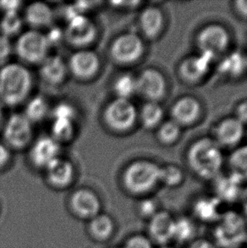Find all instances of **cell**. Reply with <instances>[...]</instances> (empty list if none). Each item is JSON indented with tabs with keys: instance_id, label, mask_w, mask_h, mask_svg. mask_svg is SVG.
<instances>
[{
	"instance_id": "4fadbf2b",
	"label": "cell",
	"mask_w": 247,
	"mask_h": 248,
	"mask_svg": "<svg viewBox=\"0 0 247 248\" xmlns=\"http://www.w3.org/2000/svg\"><path fill=\"white\" fill-rule=\"evenodd\" d=\"M100 67V60L92 50L82 49L74 53L70 61L69 68L77 78L87 79L93 77Z\"/></svg>"
},
{
	"instance_id": "d590c367",
	"label": "cell",
	"mask_w": 247,
	"mask_h": 248,
	"mask_svg": "<svg viewBox=\"0 0 247 248\" xmlns=\"http://www.w3.org/2000/svg\"><path fill=\"white\" fill-rule=\"evenodd\" d=\"M77 115L76 108L70 104L62 102L58 104L52 110L53 119H69L74 121Z\"/></svg>"
},
{
	"instance_id": "7dc6e473",
	"label": "cell",
	"mask_w": 247,
	"mask_h": 248,
	"mask_svg": "<svg viewBox=\"0 0 247 248\" xmlns=\"http://www.w3.org/2000/svg\"><path fill=\"white\" fill-rule=\"evenodd\" d=\"M2 120H3V110H2V108L0 106V124L2 123Z\"/></svg>"
},
{
	"instance_id": "1f68e13d",
	"label": "cell",
	"mask_w": 247,
	"mask_h": 248,
	"mask_svg": "<svg viewBox=\"0 0 247 248\" xmlns=\"http://www.w3.org/2000/svg\"><path fill=\"white\" fill-rule=\"evenodd\" d=\"M184 174L180 168L175 165H167L160 168L159 183L169 188L178 187L182 184Z\"/></svg>"
},
{
	"instance_id": "b9f144b4",
	"label": "cell",
	"mask_w": 247,
	"mask_h": 248,
	"mask_svg": "<svg viewBox=\"0 0 247 248\" xmlns=\"http://www.w3.org/2000/svg\"><path fill=\"white\" fill-rule=\"evenodd\" d=\"M21 5L20 1H2L0 2V8L4 11V13L9 12H18Z\"/></svg>"
},
{
	"instance_id": "e575fe53",
	"label": "cell",
	"mask_w": 247,
	"mask_h": 248,
	"mask_svg": "<svg viewBox=\"0 0 247 248\" xmlns=\"http://www.w3.org/2000/svg\"><path fill=\"white\" fill-rule=\"evenodd\" d=\"M181 125L170 121L161 124L157 131V138L162 144L170 145L177 141L181 135Z\"/></svg>"
},
{
	"instance_id": "d6986e66",
	"label": "cell",
	"mask_w": 247,
	"mask_h": 248,
	"mask_svg": "<svg viewBox=\"0 0 247 248\" xmlns=\"http://www.w3.org/2000/svg\"><path fill=\"white\" fill-rule=\"evenodd\" d=\"M244 135V124L236 118H227L221 121L216 129V138L218 145L232 147L237 144Z\"/></svg>"
},
{
	"instance_id": "277c9868",
	"label": "cell",
	"mask_w": 247,
	"mask_h": 248,
	"mask_svg": "<svg viewBox=\"0 0 247 248\" xmlns=\"http://www.w3.org/2000/svg\"><path fill=\"white\" fill-rule=\"evenodd\" d=\"M160 168L147 160L133 162L124 172V186L133 194L149 193L159 183Z\"/></svg>"
},
{
	"instance_id": "9c48e42d",
	"label": "cell",
	"mask_w": 247,
	"mask_h": 248,
	"mask_svg": "<svg viewBox=\"0 0 247 248\" xmlns=\"http://www.w3.org/2000/svg\"><path fill=\"white\" fill-rule=\"evenodd\" d=\"M143 51V42L139 36L135 33H124L114 41L110 54L118 63L130 64L138 61Z\"/></svg>"
},
{
	"instance_id": "ffe728a7",
	"label": "cell",
	"mask_w": 247,
	"mask_h": 248,
	"mask_svg": "<svg viewBox=\"0 0 247 248\" xmlns=\"http://www.w3.org/2000/svg\"><path fill=\"white\" fill-rule=\"evenodd\" d=\"M71 205L74 211L84 218L95 217L100 209V201L93 191L87 189H80L71 198Z\"/></svg>"
},
{
	"instance_id": "603a6c76",
	"label": "cell",
	"mask_w": 247,
	"mask_h": 248,
	"mask_svg": "<svg viewBox=\"0 0 247 248\" xmlns=\"http://www.w3.org/2000/svg\"><path fill=\"white\" fill-rule=\"evenodd\" d=\"M140 30L150 39L157 37L164 27V15L157 7H147L141 12L139 19Z\"/></svg>"
},
{
	"instance_id": "681fc988",
	"label": "cell",
	"mask_w": 247,
	"mask_h": 248,
	"mask_svg": "<svg viewBox=\"0 0 247 248\" xmlns=\"http://www.w3.org/2000/svg\"></svg>"
},
{
	"instance_id": "74e56055",
	"label": "cell",
	"mask_w": 247,
	"mask_h": 248,
	"mask_svg": "<svg viewBox=\"0 0 247 248\" xmlns=\"http://www.w3.org/2000/svg\"><path fill=\"white\" fill-rule=\"evenodd\" d=\"M124 248H154V244L147 236L137 235L129 239Z\"/></svg>"
},
{
	"instance_id": "30bf717a",
	"label": "cell",
	"mask_w": 247,
	"mask_h": 248,
	"mask_svg": "<svg viewBox=\"0 0 247 248\" xmlns=\"http://www.w3.org/2000/svg\"><path fill=\"white\" fill-rule=\"evenodd\" d=\"M64 37L76 47H85L93 42L97 28L93 21L85 15H79L67 21Z\"/></svg>"
},
{
	"instance_id": "e0dca14e",
	"label": "cell",
	"mask_w": 247,
	"mask_h": 248,
	"mask_svg": "<svg viewBox=\"0 0 247 248\" xmlns=\"http://www.w3.org/2000/svg\"><path fill=\"white\" fill-rule=\"evenodd\" d=\"M212 60L208 55L202 54L200 56L187 58L180 66L181 78L189 83H197L207 74Z\"/></svg>"
},
{
	"instance_id": "5bb4252c",
	"label": "cell",
	"mask_w": 247,
	"mask_h": 248,
	"mask_svg": "<svg viewBox=\"0 0 247 248\" xmlns=\"http://www.w3.org/2000/svg\"><path fill=\"white\" fill-rule=\"evenodd\" d=\"M60 142L51 136H44L38 138L31 148V160L37 167L46 168L60 157Z\"/></svg>"
},
{
	"instance_id": "ac0fdd59",
	"label": "cell",
	"mask_w": 247,
	"mask_h": 248,
	"mask_svg": "<svg viewBox=\"0 0 247 248\" xmlns=\"http://www.w3.org/2000/svg\"><path fill=\"white\" fill-rule=\"evenodd\" d=\"M201 113L200 103L192 97L179 99L171 109L173 121L179 125H190L197 121Z\"/></svg>"
},
{
	"instance_id": "60d3db41",
	"label": "cell",
	"mask_w": 247,
	"mask_h": 248,
	"mask_svg": "<svg viewBox=\"0 0 247 248\" xmlns=\"http://www.w3.org/2000/svg\"><path fill=\"white\" fill-rule=\"evenodd\" d=\"M186 248H217V247L213 242V240L203 237H197L187 245Z\"/></svg>"
},
{
	"instance_id": "44dd1931",
	"label": "cell",
	"mask_w": 247,
	"mask_h": 248,
	"mask_svg": "<svg viewBox=\"0 0 247 248\" xmlns=\"http://www.w3.org/2000/svg\"><path fill=\"white\" fill-rule=\"evenodd\" d=\"M25 19L34 30L51 27L54 20V11L46 3L35 2L27 6Z\"/></svg>"
},
{
	"instance_id": "484cf974",
	"label": "cell",
	"mask_w": 247,
	"mask_h": 248,
	"mask_svg": "<svg viewBox=\"0 0 247 248\" xmlns=\"http://www.w3.org/2000/svg\"><path fill=\"white\" fill-rule=\"evenodd\" d=\"M247 67V59L240 53H233L221 62L219 71L224 76L238 78Z\"/></svg>"
},
{
	"instance_id": "c3c4849f",
	"label": "cell",
	"mask_w": 247,
	"mask_h": 248,
	"mask_svg": "<svg viewBox=\"0 0 247 248\" xmlns=\"http://www.w3.org/2000/svg\"><path fill=\"white\" fill-rule=\"evenodd\" d=\"M157 248H174L173 246H171L170 244H169V245H164V246H160V247H158Z\"/></svg>"
},
{
	"instance_id": "3957f363",
	"label": "cell",
	"mask_w": 247,
	"mask_h": 248,
	"mask_svg": "<svg viewBox=\"0 0 247 248\" xmlns=\"http://www.w3.org/2000/svg\"><path fill=\"white\" fill-rule=\"evenodd\" d=\"M213 235L217 248H241L247 242V220L241 213L224 210L214 224Z\"/></svg>"
},
{
	"instance_id": "9a60e30c",
	"label": "cell",
	"mask_w": 247,
	"mask_h": 248,
	"mask_svg": "<svg viewBox=\"0 0 247 248\" xmlns=\"http://www.w3.org/2000/svg\"><path fill=\"white\" fill-rule=\"evenodd\" d=\"M221 204L222 202L215 196L198 198L192 204V218L196 222L214 225L223 213Z\"/></svg>"
},
{
	"instance_id": "8992f818",
	"label": "cell",
	"mask_w": 247,
	"mask_h": 248,
	"mask_svg": "<svg viewBox=\"0 0 247 248\" xmlns=\"http://www.w3.org/2000/svg\"><path fill=\"white\" fill-rule=\"evenodd\" d=\"M104 116L106 124L111 129L124 131L130 130L135 124L137 112L130 100L116 97L108 104Z\"/></svg>"
},
{
	"instance_id": "d6a6232c",
	"label": "cell",
	"mask_w": 247,
	"mask_h": 248,
	"mask_svg": "<svg viewBox=\"0 0 247 248\" xmlns=\"http://www.w3.org/2000/svg\"><path fill=\"white\" fill-rule=\"evenodd\" d=\"M91 232L97 239H106L114 230L113 221L107 215H97L90 225Z\"/></svg>"
},
{
	"instance_id": "cb8c5ba5",
	"label": "cell",
	"mask_w": 247,
	"mask_h": 248,
	"mask_svg": "<svg viewBox=\"0 0 247 248\" xmlns=\"http://www.w3.org/2000/svg\"><path fill=\"white\" fill-rule=\"evenodd\" d=\"M45 170L48 181L56 186H65L73 179V165L69 160L60 157L51 162Z\"/></svg>"
},
{
	"instance_id": "83f0119b",
	"label": "cell",
	"mask_w": 247,
	"mask_h": 248,
	"mask_svg": "<svg viewBox=\"0 0 247 248\" xmlns=\"http://www.w3.org/2000/svg\"><path fill=\"white\" fill-rule=\"evenodd\" d=\"M48 113V104L43 96H35L32 97L26 106L25 115L29 121L38 122L43 121Z\"/></svg>"
},
{
	"instance_id": "8d00e7d4",
	"label": "cell",
	"mask_w": 247,
	"mask_h": 248,
	"mask_svg": "<svg viewBox=\"0 0 247 248\" xmlns=\"http://www.w3.org/2000/svg\"><path fill=\"white\" fill-rule=\"evenodd\" d=\"M161 209L158 207L157 202L151 199L146 198L140 202L139 204V213L140 215L149 220L153 216L156 215L157 212L160 211Z\"/></svg>"
},
{
	"instance_id": "7a4b0ae2",
	"label": "cell",
	"mask_w": 247,
	"mask_h": 248,
	"mask_svg": "<svg viewBox=\"0 0 247 248\" xmlns=\"http://www.w3.org/2000/svg\"><path fill=\"white\" fill-rule=\"evenodd\" d=\"M32 78L22 64L9 63L0 69V99L9 106L22 103L30 93Z\"/></svg>"
},
{
	"instance_id": "f546056e",
	"label": "cell",
	"mask_w": 247,
	"mask_h": 248,
	"mask_svg": "<svg viewBox=\"0 0 247 248\" xmlns=\"http://www.w3.org/2000/svg\"><path fill=\"white\" fill-rule=\"evenodd\" d=\"M231 174L244 182L247 180V145L233 152L230 158Z\"/></svg>"
},
{
	"instance_id": "8fae6325",
	"label": "cell",
	"mask_w": 247,
	"mask_h": 248,
	"mask_svg": "<svg viewBox=\"0 0 247 248\" xmlns=\"http://www.w3.org/2000/svg\"><path fill=\"white\" fill-rule=\"evenodd\" d=\"M175 217L167 210L161 209L148 220V238L153 244L169 245L173 242Z\"/></svg>"
},
{
	"instance_id": "52a82bcc",
	"label": "cell",
	"mask_w": 247,
	"mask_h": 248,
	"mask_svg": "<svg viewBox=\"0 0 247 248\" xmlns=\"http://www.w3.org/2000/svg\"><path fill=\"white\" fill-rule=\"evenodd\" d=\"M197 44L201 54L214 59L227 49L230 44V35L224 27L212 24L201 31L197 36Z\"/></svg>"
},
{
	"instance_id": "6da1fadb",
	"label": "cell",
	"mask_w": 247,
	"mask_h": 248,
	"mask_svg": "<svg viewBox=\"0 0 247 248\" xmlns=\"http://www.w3.org/2000/svg\"><path fill=\"white\" fill-rule=\"evenodd\" d=\"M187 160L194 173L207 181L215 180L220 174L224 163L219 145L209 138H202L191 145Z\"/></svg>"
},
{
	"instance_id": "ee69618b",
	"label": "cell",
	"mask_w": 247,
	"mask_h": 248,
	"mask_svg": "<svg viewBox=\"0 0 247 248\" xmlns=\"http://www.w3.org/2000/svg\"><path fill=\"white\" fill-rule=\"evenodd\" d=\"M10 153L6 145L0 143V167H3L9 162Z\"/></svg>"
},
{
	"instance_id": "4316f807",
	"label": "cell",
	"mask_w": 247,
	"mask_h": 248,
	"mask_svg": "<svg viewBox=\"0 0 247 248\" xmlns=\"http://www.w3.org/2000/svg\"><path fill=\"white\" fill-rule=\"evenodd\" d=\"M164 117V111L159 104L155 102H148L140 111V121L144 127L152 130L160 124Z\"/></svg>"
},
{
	"instance_id": "ab89813d",
	"label": "cell",
	"mask_w": 247,
	"mask_h": 248,
	"mask_svg": "<svg viewBox=\"0 0 247 248\" xmlns=\"http://www.w3.org/2000/svg\"><path fill=\"white\" fill-rule=\"evenodd\" d=\"M12 51V44L9 37L0 35V64L8 60Z\"/></svg>"
},
{
	"instance_id": "f35d334b",
	"label": "cell",
	"mask_w": 247,
	"mask_h": 248,
	"mask_svg": "<svg viewBox=\"0 0 247 248\" xmlns=\"http://www.w3.org/2000/svg\"><path fill=\"white\" fill-rule=\"evenodd\" d=\"M45 37L47 38V43L49 47L55 46L61 44V41L64 37V32L61 30L60 27H50V29L45 34Z\"/></svg>"
},
{
	"instance_id": "2e32d148",
	"label": "cell",
	"mask_w": 247,
	"mask_h": 248,
	"mask_svg": "<svg viewBox=\"0 0 247 248\" xmlns=\"http://www.w3.org/2000/svg\"><path fill=\"white\" fill-rule=\"evenodd\" d=\"M214 181L215 197L223 202H234L241 198L242 193V183L240 178L234 174L218 175Z\"/></svg>"
},
{
	"instance_id": "d4e9b609",
	"label": "cell",
	"mask_w": 247,
	"mask_h": 248,
	"mask_svg": "<svg viewBox=\"0 0 247 248\" xmlns=\"http://www.w3.org/2000/svg\"><path fill=\"white\" fill-rule=\"evenodd\" d=\"M197 237V222L194 220L192 217H175L173 242L188 245Z\"/></svg>"
},
{
	"instance_id": "7402d4cb",
	"label": "cell",
	"mask_w": 247,
	"mask_h": 248,
	"mask_svg": "<svg viewBox=\"0 0 247 248\" xmlns=\"http://www.w3.org/2000/svg\"><path fill=\"white\" fill-rule=\"evenodd\" d=\"M66 64L59 55H47L41 63V78L47 83H61L66 77Z\"/></svg>"
},
{
	"instance_id": "ba28073f",
	"label": "cell",
	"mask_w": 247,
	"mask_h": 248,
	"mask_svg": "<svg viewBox=\"0 0 247 248\" xmlns=\"http://www.w3.org/2000/svg\"><path fill=\"white\" fill-rule=\"evenodd\" d=\"M3 136L10 147L24 148L32 137V123L24 114H11L3 128Z\"/></svg>"
},
{
	"instance_id": "f6af8a7d",
	"label": "cell",
	"mask_w": 247,
	"mask_h": 248,
	"mask_svg": "<svg viewBox=\"0 0 247 248\" xmlns=\"http://www.w3.org/2000/svg\"><path fill=\"white\" fill-rule=\"evenodd\" d=\"M234 8L237 13L247 19V0H239L234 3Z\"/></svg>"
},
{
	"instance_id": "7c38bea8",
	"label": "cell",
	"mask_w": 247,
	"mask_h": 248,
	"mask_svg": "<svg viewBox=\"0 0 247 248\" xmlns=\"http://www.w3.org/2000/svg\"><path fill=\"white\" fill-rule=\"evenodd\" d=\"M137 93L148 102L157 103L166 93V81L164 76L155 69L144 70L137 78Z\"/></svg>"
},
{
	"instance_id": "bcb514c9",
	"label": "cell",
	"mask_w": 247,
	"mask_h": 248,
	"mask_svg": "<svg viewBox=\"0 0 247 248\" xmlns=\"http://www.w3.org/2000/svg\"><path fill=\"white\" fill-rule=\"evenodd\" d=\"M240 199L242 202V205H243V214L242 215L247 220V187L242 190V193H241Z\"/></svg>"
},
{
	"instance_id": "836d02e7",
	"label": "cell",
	"mask_w": 247,
	"mask_h": 248,
	"mask_svg": "<svg viewBox=\"0 0 247 248\" xmlns=\"http://www.w3.org/2000/svg\"><path fill=\"white\" fill-rule=\"evenodd\" d=\"M22 27V20L18 12L4 13L0 21V30L2 35L10 38L19 33Z\"/></svg>"
},
{
	"instance_id": "f1b7e54d",
	"label": "cell",
	"mask_w": 247,
	"mask_h": 248,
	"mask_svg": "<svg viewBox=\"0 0 247 248\" xmlns=\"http://www.w3.org/2000/svg\"><path fill=\"white\" fill-rule=\"evenodd\" d=\"M114 91L118 98L130 100V97L137 93V78L131 74L121 75L114 81Z\"/></svg>"
},
{
	"instance_id": "7bdbcfd3",
	"label": "cell",
	"mask_w": 247,
	"mask_h": 248,
	"mask_svg": "<svg viewBox=\"0 0 247 248\" xmlns=\"http://www.w3.org/2000/svg\"><path fill=\"white\" fill-rule=\"evenodd\" d=\"M235 118L243 124L247 123V101H244L238 105Z\"/></svg>"
},
{
	"instance_id": "4dcf8cb0",
	"label": "cell",
	"mask_w": 247,
	"mask_h": 248,
	"mask_svg": "<svg viewBox=\"0 0 247 248\" xmlns=\"http://www.w3.org/2000/svg\"><path fill=\"white\" fill-rule=\"evenodd\" d=\"M75 131L74 121L69 119H54L51 124V137L56 141H67L72 138Z\"/></svg>"
},
{
	"instance_id": "5b68a950",
	"label": "cell",
	"mask_w": 247,
	"mask_h": 248,
	"mask_svg": "<svg viewBox=\"0 0 247 248\" xmlns=\"http://www.w3.org/2000/svg\"><path fill=\"white\" fill-rule=\"evenodd\" d=\"M49 47L45 34L34 29L21 34L15 44L17 55L32 64L42 63L47 57Z\"/></svg>"
}]
</instances>
